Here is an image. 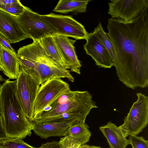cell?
Returning a JSON list of instances; mask_svg holds the SVG:
<instances>
[{
	"mask_svg": "<svg viewBox=\"0 0 148 148\" xmlns=\"http://www.w3.org/2000/svg\"><path fill=\"white\" fill-rule=\"evenodd\" d=\"M109 38L116 53L113 61L119 80L127 87L148 85V7L128 22L109 18Z\"/></svg>",
	"mask_w": 148,
	"mask_h": 148,
	"instance_id": "cell-1",
	"label": "cell"
},
{
	"mask_svg": "<svg viewBox=\"0 0 148 148\" xmlns=\"http://www.w3.org/2000/svg\"><path fill=\"white\" fill-rule=\"evenodd\" d=\"M16 80H5L0 89V114L6 137L24 139L30 136L34 124L26 117L18 98Z\"/></svg>",
	"mask_w": 148,
	"mask_h": 148,
	"instance_id": "cell-2",
	"label": "cell"
},
{
	"mask_svg": "<svg viewBox=\"0 0 148 148\" xmlns=\"http://www.w3.org/2000/svg\"><path fill=\"white\" fill-rule=\"evenodd\" d=\"M97 108L98 107L93 101L92 95L88 91H72L70 89L48 104L37 115L35 121L50 117L76 109L91 110Z\"/></svg>",
	"mask_w": 148,
	"mask_h": 148,
	"instance_id": "cell-3",
	"label": "cell"
},
{
	"mask_svg": "<svg viewBox=\"0 0 148 148\" xmlns=\"http://www.w3.org/2000/svg\"><path fill=\"white\" fill-rule=\"evenodd\" d=\"M16 80L17 95L23 111L27 120L34 124V102L40 82L37 77L27 72L20 66V73Z\"/></svg>",
	"mask_w": 148,
	"mask_h": 148,
	"instance_id": "cell-4",
	"label": "cell"
},
{
	"mask_svg": "<svg viewBox=\"0 0 148 148\" xmlns=\"http://www.w3.org/2000/svg\"><path fill=\"white\" fill-rule=\"evenodd\" d=\"M137 99L130 108L119 127L124 136H137L147 126L148 123V97L140 92L137 93Z\"/></svg>",
	"mask_w": 148,
	"mask_h": 148,
	"instance_id": "cell-5",
	"label": "cell"
},
{
	"mask_svg": "<svg viewBox=\"0 0 148 148\" xmlns=\"http://www.w3.org/2000/svg\"><path fill=\"white\" fill-rule=\"evenodd\" d=\"M42 16L56 35L81 40L85 39L88 34L84 26L71 16L51 13Z\"/></svg>",
	"mask_w": 148,
	"mask_h": 148,
	"instance_id": "cell-6",
	"label": "cell"
},
{
	"mask_svg": "<svg viewBox=\"0 0 148 148\" xmlns=\"http://www.w3.org/2000/svg\"><path fill=\"white\" fill-rule=\"evenodd\" d=\"M17 18L23 32L33 41H40L44 38L56 35L42 15L28 7H25Z\"/></svg>",
	"mask_w": 148,
	"mask_h": 148,
	"instance_id": "cell-7",
	"label": "cell"
},
{
	"mask_svg": "<svg viewBox=\"0 0 148 148\" xmlns=\"http://www.w3.org/2000/svg\"><path fill=\"white\" fill-rule=\"evenodd\" d=\"M70 89L69 84L60 78H53L41 84L34 102L33 123L37 115L48 104L59 95Z\"/></svg>",
	"mask_w": 148,
	"mask_h": 148,
	"instance_id": "cell-8",
	"label": "cell"
},
{
	"mask_svg": "<svg viewBox=\"0 0 148 148\" xmlns=\"http://www.w3.org/2000/svg\"><path fill=\"white\" fill-rule=\"evenodd\" d=\"M108 14L112 18L123 21H131L148 7V0H111Z\"/></svg>",
	"mask_w": 148,
	"mask_h": 148,
	"instance_id": "cell-9",
	"label": "cell"
},
{
	"mask_svg": "<svg viewBox=\"0 0 148 148\" xmlns=\"http://www.w3.org/2000/svg\"><path fill=\"white\" fill-rule=\"evenodd\" d=\"M83 46L87 54L90 56L99 67L111 68L113 66L112 58L97 34L93 32L88 33Z\"/></svg>",
	"mask_w": 148,
	"mask_h": 148,
	"instance_id": "cell-10",
	"label": "cell"
},
{
	"mask_svg": "<svg viewBox=\"0 0 148 148\" xmlns=\"http://www.w3.org/2000/svg\"><path fill=\"white\" fill-rule=\"evenodd\" d=\"M53 38L65 64L71 71L80 74L81 64L77 55L74 44L75 40L68 37L55 35Z\"/></svg>",
	"mask_w": 148,
	"mask_h": 148,
	"instance_id": "cell-11",
	"label": "cell"
},
{
	"mask_svg": "<svg viewBox=\"0 0 148 148\" xmlns=\"http://www.w3.org/2000/svg\"><path fill=\"white\" fill-rule=\"evenodd\" d=\"M0 34L10 44L29 38L23 32L17 17L0 9Z\"/></svg>",
	"mask_w": 148,
	"mask_h": 148,
	"instance_id": "cell-12",
	"label": "cell"
},
{
	"mask_svg": "<svg viewBox=\"0 0 148 148\" xmlns=\"http://www.w3.org/2000/svg\"><path fill=\"white\" fill-rule=\"evenodd\" d=\"M81 122L84 121L76 120L34 125L33 131L42 138L46 139L51 136H64L66 132L71 126Z\"/></svg>",
	"mask_w": 148,
	"mask_h": 148,
	"instance_id": "cell-13",
	"label": "cell"
},
{
	"mask_svg": "<svg viewBox=\"0 0 148 148\" xmlns=\"http://www.w3.org/2000/svg\"><path fill=\"white\" fill-rule=\"evenodd\" d=\"M0 52V71H2L9 79H16L20 71L16 53L12 52L1 44Z\"/></svg>",
	"mask_w": 148,
	"mask_h": 148,
	"instance_id": "cell-14",
	"label": "cell"
},
{
	"mask_svg": "<svg viewBox=\"0 0 148 148\" xmlns=\"http://www.w3.org/2000/svg\"><path fill=\"white\" fill-rule=\"evenodd\" d=\"M99 129L106 138L110 147L126 148L130 144L120 128L111 122L100 127Z\"/></svg>",
	"mask_w": 148,
	"mask_h": 148,
	"instance_id": "cell-15",
	"label": "cell"
},
{
	"mask_svg": "<svg viewBox=\"0 0 148 148\" xmlns=\"http://www.w3.org/2000/svg\"><path fill=\"white\" fill-rule=\"evenodd\" d=\"M91 110L86 109H76L50 117L36 120L33 123L34 125H38L45 123L71 121L76 120L85 122L86 116Z\"/></svg>",
	"mask_w": 148,
	"mask_h": 148,
	"instance_id": "cell-16",
	"label": "cell"
},
{
	"mask_svg": "<svg viewBox=\"0 0 148 148\" xmlns=\"http://www.w3.org/2000/svg\"><path fill=\"white\" fill-rule=\"evenodd\" d=\"M91 0H60L53 10L56 12L66 14L70 12L85 13Z\"/></svg>",
	"mask_w": 148,
	"mask_h": 148,
	"instance_id": "cell-17",
	"label": "cell"
},
{
	"mask_svg": "<svg viewBox=\"0 0 148 148\" xmlns=\"http://www.w3.org/2000/svg\"><path fill=\"white\" fill-rule=\"evenodd\" d=\"M46 54L62 67L68 69L52 36L44 38L39 41Z\"/></svg>",
	"mask_w": 148,
	"mask_h": 148,
	"instance_id": "cell-18",
	"label": "cell"
},
{
	"mask_svg": "<svg viewBox=\"0 0 148 148\" xmlns=\"http://www.w3.org/2000/svg\"><path fill=\"white\" fill-rule=\"evenodd\" d=\"M89 127L85 122L77 123L69 129L64 136H69L79 140L82 142L83 145L85 144L88 142L91 136Z\"/></svg>",
	"mask_w": 148,
	"mask_h": 148,
	"instance_id": "cell-19",
	"label": "cell"
},
{
	"mask_svg": "<svg viewBox=\"0 0 148 148\" xmlns=\"http://www.w3.org/2000/svg\"><path fill=\"white\" fill-rule=\"evenodd\" d=\"M25 7L19 0H0V9L16 17L22 14Z\"/></svg>",
	"mask_w": 148,
	"mask_h": 148,
	"instance_id": "cell-20",
	"label": "cell"
},
{
	"mask_svg": "<svg viewBox=\"0 0 148 148\" xmlns=\"http://www.w3.org/2000/svg\"><path fill=\"white\" fill-rule=\"evenodd\" d=\"M93 32L98 35L101 42L109 53L113 62L116 57L114 49L107 33L104 31L100 22L98 25L95 28Z\"/></svg>",
	"mask_w": 148,
	"mask_h": 148,
	"instance_id": "cell-21",
	"label": "cell"
},
{
	"mask_svg": "<svg viewBox=\"0 0 148 148\" xmlns=\"http://www.w3.org/2000/svg\"><path fill=\"white\" fill-rule=\"evenodd\" d=\"M0 148H37L24 142L22 139L6 137L0 138Z\"/></svg>",
	"mask_w": 148,
	"mask_h": 148,
	"instance_id": "cell-22",
	"label": "cell"
},
{
	"mask_svg": "<svg viewBox=\"0 0 148 148\" xmlns=\"http://www.w3.org/2000/svg\"><path fill=\"white\" fill-rule=\"evenodd\" d=\"M58 142L60 148H79L83 145L79 140L69 136H64Z\"/></svg>",
	"mask_w": 148,
	"mask_h": 148,
	"instance_id": "cell-23",
	"label": "cell"
},
{
	"mask_svg": "<svg viewBox=\"0 0 148 148\" xmlns=\"http://www.w3.org/2000/svg\"><path fill=\"white\" fill-rule=\"evenodd\" d=\"M17 56L20 66L27 72L36 77L35 62L23 57L17 55Z\"/></svg>",
	"mask_w": 148,
	"mask_h": 148,
	"instance_id": "cell-24",
	"label": "cell"
},
{
	"mask_svg": "<svg viewBox=\"0 0 148 148\" xmlns=\"http://www.w3.org/2000/svg\"><path fill=\"white\" fill-rule=\"evenodd\" d=\"M128 140L132 148H148V141L142 136H130Z\"/></svg>",
	"mask_w": 148,
	"mask_h": 148,
	"instance_id": "cell-25",
	"label": "cell"
},
{
	"mask_svg": "<svg viewBox=\"0 0 148 148\" xmlns=\"http://www.w3.org/2000/svg\"><path fill=\"white\" fill-rule=\"evenodd\" d=\"M0 44L4 47L14 53H16L11 46L9 41L0 34Z\"/></svg>",
	"mask_w": 148,
	"mask_h": 148,
	"instance_id": "cell-26",
	"label": "cell"
},
{
	"mask_svg": "<svg viewBox=\"0 0 148 148\" xmlns=\"http://www.w3.org/2000/svg\"><path fill=\"white\" fill-rule=\"evenodd\" d=\"M37 148H60L58 142L52 141L42 144Z\"/></svg>",
	"mask_w": 148,
	"mask_h": 148,
	"instance_id": "cell-27",
	"label": "cell"
},
{
	"mask_svg": "<svg viewBox=\"0 0 148 148\" xmlns=\"http://www.w3.org/2000/svg\"><path fill=\"white\" fill-rule=\"evenodd\" d=\"M6 137L2 118L0 116V138Z\"/></svg>",
	"mask_w": 148,
	"mask_h": 148,
	"instance_id": "cell-28",
	"label": "cell"
},
{
	"mask_svg": "<svg viewBox=\"0 0 148 148\" xmlns=\"http://www.w3.org/2000/svg\"><path fill=\"white\" fill-rule=\"evenodd\" d=\"M79 148H101V147L99 146L90 145L85 144L81 145Z\"/></svg>",
	"mask_w": 148,
	"mask_h": 148,
	"instance_id": "cell-29",
	"label": "cell"
},
{
	"mask_svg": "<svg viewBox=\"0 0 148 148\" xmlns=\"http://www.w3.org/2000/svg\"><path fill=\"white\" fill-rule=\"evenodd\" d=\"M5 80L4 79L0 74V89L1 86V82H5Z\"/></svg>",
	"mask_w": 148,
	"mask_h": 148,
	"instance_id": "cell-30",
	"label": "cell"
},
{
	"mask_svg": "<svg viewBox=\"0 0 148 148\" xmlns=\"http://www.w3.org/2000/svg\"></svg>",
	"mask_w": 148,
	"mask_h": 148,
	"instance_id": "cell-31",
	"label": "cell"
},
{
	"mask_svg": "<svg viewBox=\"0 0 148 148\" xmlns=\"http://www.w3.org/2000/svg\"><path fill=\"white\" fill-rule=\"evenodd\" d=\"M109 148H110V147Z\"/></svg>",
	"mask_w": 148,
	"mask_h": 148,
	"instance_id": "cell-32",
	"label": "cell"
}]
</instances>
